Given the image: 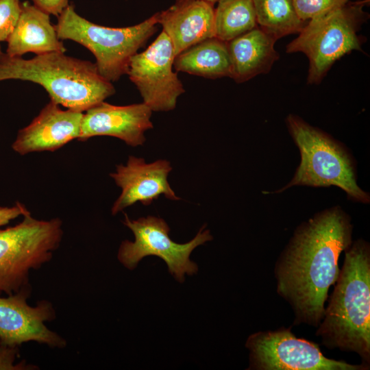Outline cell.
<instances>
[{
	"mask_svg": "<svg viewBox=\"0 0 370 370\" xmlns=\"http://www.w3.org/2000/svg\"><path fill=\"white\" fill-rule=\"evenodd\" d=\"M277 41L259 27L227 42L231 62L230 77L242 83L270 71L279 59L275 49Z\"/></svg>",
	"mask_w": 370,
	"mask_h": 370,
	"instance_id": "obj_17",
	"label": "cell"
},
{
	"mask_svg": "<svg viewBox=\"0 0 370 370\" xmlns=\"http://www.w3.org/2000/svg\"><path fill=\"white\" fill-rule=\"evenodd\" d=\"M158 24L156 13L132 26L105 27L82 17L69 4L54 27L60 39L73 40L90 50L101 75L112 82L127 74L130 59L156 32Z\"/></svg>",
	"mask_w": 370,
	"mask_h": 370,
	"instance_id": "obj_5",
	"label": "cell"
},
{
	"mask_svg": "<svg viewBox=\"0 0 370 370\" xmlns=\"http://www.w3.org/2000/svg\"><path fill=\"white\" fill-rule=\"evenodd\" d=\"M205 1H208V2H209V3L214 5L215 3L217 2L218 0H205Z\"/></svg>",
	"mask_w": 370,
	"mask_h": 370,
	"instance_id": "obj_26",
	"label": "cell"
},
{
	"mask_svg": "<svg viewBox=\"0 0 370 370\" xmlns=\"http://www.w3.org/2000/svg\"><path fill=\"white\" fill-rule=\"evenodd\" d=\"M84 112L62 110L51 101L25 127L20 130L12 147L25 155L35 151H53L80 135Z\"/></svg>",
	"mask_w": 370,
	"mask_h": 370,
	"instance_id": "obj_14",
	"label": "cell"
},
{
	"mask_svg": "<svg viewBox=\"0 0 370 370\" xmlns=\"http://www.w3.org/2000/svg\"><path fill=\"white\" fill-rule=\"evenodd\" d=\"M352 234L350 219L338 207L317 214L295 231L274 267L277 293L292 308L294 324L319 325Z\"/></svg>",
	"mask_w": 370,
	"mask_h": 370,
	"instance_id": "obj_1",
	"label": "cell"
},
{
	"mask_svg": "<svg viewBox=\"0 0 370 370\" xmlns=\"http://www.w3.org/2000/svg\"><path fill=\"white\" fill-rule=\"evenodd\" d=\"M173 68L209 79L230 77L227 42L215 36L199 42L177 55Z\"/></svg>",
	"mask_w": 370,
	"mask_h": 370,
	"instance_id": "obj_18",
	"label": "cell"
},
{
	"mask_svg": "<svg viewBox=\"0 0 370 370\" xmlns=\"http://www.w3.org/2000/svg\"><path fill=\"white\" fill-rule=\"evenodd\" d=\"M286 124L301 162L291 182L277 193L293 186H336L352 199L369 203V195L356 182L352 159L339 143L297 116L289 114Z\"/></svg>",
	"mask_w": 370,
	"mask_h": 370,
	"instance_id": "obj_6",
	"label": "cell"
},
{
	"mask_svg": "<svg viewBox=\"0 0 370 370\" xmlns=\"http://www.w3.org/2000/svg\"><path fill=\"white\" fill-rule=\"evenodd\" d=\"M175 57L173 45L162 31L145 51L130 59L127 75L152 112L175 109L177 98L185 92L173 70Z\"/></svg>",
	"mask_w": 370,
	"mask_h": 370,
	"instance_id": "obj_10",
	"label": "cell"
},
{
	"mask_svg": "<svg viewBox=\"0 0 370 370\" xmlns=\"http://www.w3.org/2000/svg\"><path fill=\"white\" fill-rule=\"evenodd\" d=\"M6 79L38 84L51 101L82 112L115 93L112 82L101 75L95 63L59 51L36 55L29 60L1 53L0 81Z\"/></svg>",
	"mask_w": 370,
	"mask_h": 370,
	"instance_id": "obj_3",
	"label": "cell"
},
{
	"mask_svg": "<svg viewBox=\"0 0 370 370\" xmlns=\"http://www.w3.org/2000/svg\"><path fill=\"white\" fill-rule=\"evenodd\" d=\"M123 224L134 234V241H123L119 249L117 258L127 269H134L143 258L156 256L166 264L168 271L179 282H183L185 275L197 273L198 266L190 260L195 248L212 240L208 230L203 226L189 242L180 244L169 236L170 228L161 218L148 216L136 220L124 214Z\"/></svg>",
	"mask_w": 370,
	"mask_h": 370,
	"instance_id": "obj_8",
	"label": "cell"
},
{
	"mask_svg": "<svg viewBox=\"0 0 370 370\" xmlns=\"http://www.w3.org/2000/svg\"><path fill=\"white\" fill-rule=\"evenodd\" d=\"M23 217L16 225L0 229V294L29 284L30 271L49 262L62 241L59 218L39 220L29 212Z\"/></svg>",
	"mask_w": 370,
	"mask_h": 370,
	"instance_id": "obj_7",
	"label": "cell"
},
{
	"mask_svg": "<svg viewBox=\"0 0 370 370\" xmlns=\"http://www.w3.org/2000/svg\"><path fill=\"white\" fill-rule=\"evenodd\" d=\"M245 347L252 370H367L369 364H350L327 358L319 345L297 337L291 328L260 331L251 334Z\"/></svg>",
	"mask_w": 370,
	"mask_h": 370,
	"instance_id": "obj_9",
	"label": "cell"
},
{
	"mask_svg": "<svg viewBox=\"0 0 370 370\" xmlns=\"http://www.w3.org/2000/svg\"><path fill=\"white\" fill-rule=\"evenodd\" d=\"M29 211L20 202H16L12 207H0V227L9 223L12 220L23 216Z\"/></svg>",
	"mask_w": 370,
	"mask_h": 370,
	"instance_id": "obj_25",
	"label": "cell"
},
{
	"mask_svg": "<svg viewBox=\"0 0 370 370\" xmlns=\"http://www.w3.org/2000/svg\"><path fill=\"white\" fill-rule=\"evenodd\" d=\"M334 288L316 336L328 349L357 354L370 362V248L356 241L345 251Z\"/></svg>",
	"mask_w": 370,
	"mask_h": 370,
	"instance_id": "obj_2",
	"label": "cell"
},
{
	"mask_svg": "<svg viewBox=\"0 0 370 370\" xmlns=\"http://www.w3.org/2000/svg\"><path fill=\"white\" fill-rule=\"evenodd\" d=\"M20 0H0V42L7 41L20 16Z\"/></svg>",
	"mask_w": 370,
	"mask_h": 370,
	"instance_id": "obj_22",
	"label": "cell"
},
{
	"mask_svg": "<svg viewBox=\"0 0 370 370\" xmlns=\"http://www.w3.org/2000/svg\"><path fill=\"white\" fill-rule=\"evenodd\" d=\"M151 110L144 103L114 106L102 101L84 113L78 140L97 136L118 138L132 147L145 142V132L153 128Z\"/></svg>",
	"mask_w": 370,
	"mask_h": 370,
	"instance_id": "obj_13",
	"label": "cell"
},
{
	"mask_svg": "<svg viewBox=\"0 0 370 370\" xmlns=\"http://www.w3.org/2000/svg\"><path fill=\"white\" fill-rule=\"evenodd\" d=\"M258 27L275 39L299 33L307 21L298 16L293 0H253Z\"/></svg>",
	"mask_w": 370,
	"mask_h": 370,
	"instance_id": "obj_19",
	"label": "cell"
},
{
	"mask_svg": "<svg viewBox=\"0 0 370 370\" xmlns=\"http://www.w3.org/2000/svg\"><path fill=\"white\" fill-rule=\"evenodd\" d=\"M171 170L170 162L166 160L146 163L144 158L132 156L125 165H116V172L110 175L122 191L112 207V214L115 215L136 202L148 206L161 195L171 200H180L167 180Z\"/></svg>",
	"mask_w": 370,
	"mask_h": 370,
	"instance_id": "obj_12",
	"label": "cell"
},
{
	"mask_svg": "<svg viewBox=\"0 0 370 370\" xmlns=\"http://www.w3.org/2000/svg\"><path fill=\"white\" fill-rule=\"evenodd\" d=\"M214 8L215 37L225 42L258 27L253 0H218Z\"/></svg>",
	"mask_w": 370,
	"mask_h": 370,
	"instance_id": "obj_20",
	"label": "cell"
},
{
	"mask_svg": "<svg viewBox=\"0 0 370 370\" xmlns=\"http://www.w3.org/2000/svg\"><path fill=\"white\" fill-rule=\"evenodd\" d=\"M31 292L29 284L7 297L0 295L1 340L15 347L33 341L52 348L65 347L66 341L45 325L56 319L52 303L41 300L29 306L27 301Z\"/></svg>",
	"mask_w": 370,
	"mask_h": 370,
	"instance_id": "obj_11",
	"label": "cell"
},
{
	"mask_svg": "<svg viewBox=\"0 0 370 370\" xmlns=\"http://www.w3.org/2000/svg\"><path fill=\"white\" fill-rule=\"evenodd\" d=\"M50 15L28 1L21 3L18 22L7 40L6 54L21 57L32 52L36 55L51 52H65Z\"/></svg>",
	"mask_w": 370,
	"mask_h": 370,
	"instance_id": "obj_16",
	"label": "cell"
},
{
	"mask_svg": "<svg viewBox=\"0 0 370 370\" xmlns=\"http://www.w3.org/2000/svg\"><path fill=\"white\" fill-rule=\"evenodd\" d=\"M1 53H2V52H1V47H0V55L1 54Z\"/></svg>",
	"mask_w": 370,
	"mask_h": 370,
	"instance_id": "obj_27",
	"label": "cell"
},
{
	"mask_svg": "<svg viewBox=\"0 0 370 370\" xmlns=\"http://www.w3.org/2000/svg\"><path fill=\"white\" fill-rule=\"evenodd\" d=\"M369 0L348 1L308 21L286 46L288 53L301 52L309 60L307 82L319 84L334 63L345 54L362 51L358 32L367 20Z\"/></svg>",
	"mask_w": 370,
	"mask_h": 370,
	"instance_id": "obj_4",
	"label": "cell"
},
{
	"mask_svg": "<svg viewBox=\"0 0 370 370\" xmlns=\"http://www.w3.org/2000/svg\"><path fill=\"white\" fill-rule=\"evenodd\" d=\"M18 356L19 347L9 345L0 338V370L38 369L37 366L27 364L24 360L16 362Z\"/></svg>",
	"mask_w": 370,
	"mask_h": 370,
	"instance_id": "obj_23",
	"label": "cell"
},
{
	"mask_svg": "<svg viewBox=\"0 0 370 370\" xmlns=\"http://www.w3.org/2000/svg\"><path fill=\"white\" fill-rule=\"evenodd\" d=\"M298 16L304 21L342 5L350 0H293Z\"/></svg>",
	"mask_w": 370,
	"mask_h": 370,
	"instance_id": "obj_21",
	"label": "cell"
},
{
	"mask_svg": "<svg viewBox=\"0 0 370 370\" xmlns=\"http://www.w3.org/2000/svg\"><path fill=\"white\" fill-rule=\"evenodd\" d=\"M158 23L169 38L176 56L191 46L215 36L214 5L205 0H175L157 12Z\"/></svg>",
	"mask_w": 370,
	"mask_h": 370,
	"instance_id": "obj_15",
	"label": "cell"
},
{
	"mask_svg": "<svg viewBox=\"0 0 370 370\" xmlns=\"http://www.w3.org/2000/svg\"><path fill=\"white\" fill-rule=\"evenodd\" d=\"M32 4L45 12L58 16L69 5V0H31Z\"/></svg>",
	"mask_w": 370,
	"mask_h": 370,
	"instance_id": "obj_24",
	"label": "cell"
}]
</instances>
